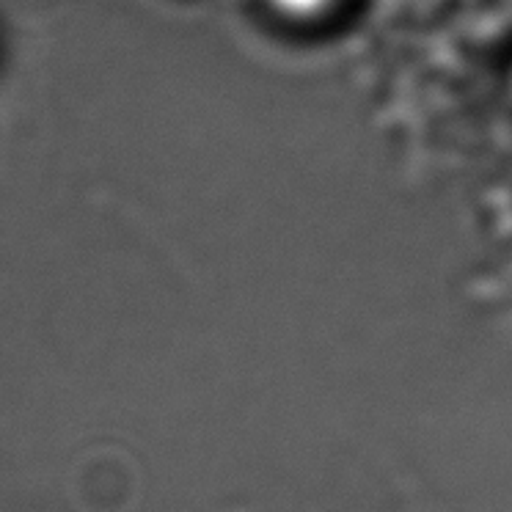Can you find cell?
Here are the masks:
<instances>
[{
  "label": "cell",
  "mask_w": 512,
  "mask_h": 512,
  "mask_svg": "<svg viewBox=\"0 0 512 512\" xmlns=\"http://www.w3.org/2000/svg\"><path fill=\"white\" fill-rule=\"evenodd\" d=\"M268 6L281 17H290V20H314V17H323L325 12H331L336 0H268Z\"/></svg>",
  "instance_id": "6da1fadb"
}]
</instances>
